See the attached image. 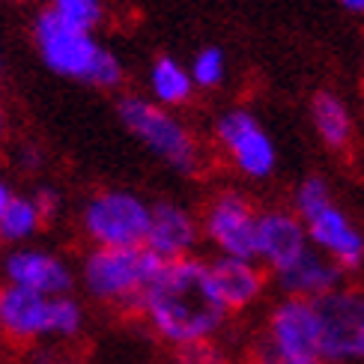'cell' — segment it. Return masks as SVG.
Segmentation results:
<instances>
[{"mask_svg": "<svg viewBox=\"0 0 364 364\" xmlns=\"http://www.w3.org/2000/svg\"><path fill=\"white\" fill-rule=\"evenodd\" d=\"M260 206L245 188L227 186L215 188L203 209L197 212L200 221V239L212 248V254L224 257H254V233Z\"/></svg>", "mask_w": 364, "mask_h": 364, "instance_id": "9c48e42d", "label": "cell"}, {"mask_svg": "<svg viewBox=\"0 0 364 364\" xmlns=\"http://www.w3.org/2000/svg\"><path fill=\"white\" fill-rule=\"evenodd\" d=\"M338 4L350 12V15H358V18H364V0H338Z\"/></svg>", "mask_w": 364, "mask_h": 364, "instance_id": "83f0119b", "label": "cell"}, {"mask_svg": "<svg viewBox=\"0 0 364 364\" xmlns=\"http://www.w3.org/2000/svg\"><path fill=\"white\" fill-rule=\"evenodd\" d=\"M266 364H328L320 355H305V358H278V361H266Z\"/></svg>", "mask_w": 364, "mask_h": 364, "instance_id": "4316f807", "label": "cell"}, {"mask_svg": "<svg viewBox=\"0 0 364 364\" xmlns=\"http://www.w3.org/2000/svg\"><path fill=\"white\" fill-rule=\"evenodd\" d=\"M290 209L305 224L311 248L326 254L346 275H355L364 269V230L335 197V188L326 176H301L293 188Z\"/></svg>", "mask_w": 364, "mask_h": 364, "instance_id": "3957f363", "label": "cell"}, {"mask_svg": "<svg viewBox=\"0 0 364 364\" xmlns=\"http://www.w3.org/2000/svg\"><path fill=\"white\" fill-rule=\"evenodd\" d=\"M45 9L54 18L90 33H99L108 21V0H45Z\"/></svg>", "mask_w": 364, "mask_h": 364, "instance_id": "ffe728a7", "label": "cell"}, {"mask_svg": "<svg viewBox=\"0 0 364 364\" xmlns=\"http://www.w3.org/2000/svg\"><path fill=\"white\" fill-rule=\"evenodd\" d=\"M311 248L305 224L290 206H266L257 215L254 233V260L260 263L269 278L296 263Z\"/></svg>", "mask_w": 364, "mask_h": 364, "instance_id": "4fadbf2b", "label": "cell"}, {"mask_svg": "<svg viewBox=\"0 0 364 364\" xmlns=\"http://www.w3.org/2000/svg\"><path fill=\"white\" fill-rule=\"evenodd\" d=\"M272 284L281 296H293V299H323L328 293H335L338 287L346 284V272L331 263L326 254H320L316 248H308L299 257L296 263H290L284 272L272 275Z\"/></svg>", "mask_w": 364, "mask_h": 364, "instance_id": "2e32d148", "label": "cell"}, {"mask_svg": "<svg viewBox=\"0 0 364 364\" xmlns=\"http://www.w3.org/2000/svg\"><path fill=\"white\" fill-rule=\"evenodd\" d=\"M320 358L328 364H364V290L353 284L316 299Z\"/></svg>", "mask_w": 364, "mask_h": 364, "instance_id": "8fae6325", "label": "cell"}, {"mask_svg": "<svg viewBox=\"0 0 364 364\" xmlns=\"http://www.w3.org/2000/svg\"><path fill=\"white\" fill-rule=\"evenodd\" d=\"M194 81L188 75V63L171 57V54H159L146 69V99L161 105V108L179 111L194 99Z\"/></svg>", "mask_w": 364, "mask_h": 364, "instance_id": "ac0fdd59", "label": "cell"}, {"mask_svg": "<svg viewBox=\"0 0 364 364\" xmlns=\"http://www.w3.org/2000/svg\"><path fill=\"white\" fill-rule=\"evenodd\" d=\"M36 355H39V364H84V361H78L75 355H60V353H54L48 343L45 346H36Z\"/></svg>", "mask_w": 364, "mask_h": 364, "instance_id": "d4e9b609", "label": "cell"}, {"mask_svg": "<svg viewBox=\"0 0 364 364\" xmlns=\"http://www.w3.org/2000/svg\"><path fill=\"white\" fill-rule=\"evenodd\" d=\"M305 355H320L316 301L281 296L266 314L260 341H257V364L278 358H305Z\"/></svg>", "mask_w": 364, "mask_h": 364, "instance_id": "30bf717a", "label": "cell"}, {"mask_svg": "<svg viewBox=\"0 0 364 364\" xmlns=\"http://www.w3.org/2000/svg\"><path fill=\"white\" fill-rule=\"evenodd\" d=\"M206 263H209V278L215 284V293L230 314L257 308L272 287L269 272L254 257L212 254Z\"/></svg>", "mask_w": 364, "mask_h": 364, "instance_id": "9a60e30c", "label": "cell"}, {"mask_svg": "<svg viewBox=\"0 0 364 364\" xmlns=\"http://www.w3.org/2000/svg\"><path fill=\"white\" fill-rule=\"evenodd\" d=\"M33 48L42 66L57 78L93 90H119L126 81V66L96 33L78 30L66 21L54 18L48 9H39L33 18Z\"/></svg>", "mask_w": 364, "mask_h": 364, "instance_id": "7a4b0ae2", "label": "cell"}, {"mask_svg": "<svg viewBox=\"0 0 364 364\" xmlns=\"http://www.w3.org/2000/svg\"><path fill=\"white\" fill-rule=\"evenodd\" d=\"M161 260L144 245L134 248H87L75 266L78 290L87 301L111 311H138L146 287L153 284Z\"/></svg>", "mask_w": 364, "mask_h": 364, "instance_id": "5b68a950", "label": "cell"}, {"mask_svg": "<svg viewBox=\"0 0 364 364\" xmlns=\"http://www.w3.org/2000/svg\"><path fill=\"white\" fill-rule=\"evenodd\" d=\"M117 119L149 156L176 176L194 179L203 173V144L176 111L161 108L141 93H123L117 99Z\"/></svg>", "mask_w": 364, "mask_h": 364, "instance_id": "277c9868", "label": "cell"}, {"mask_svg": "<svg viewBox=\"0 0 364 364\" xmlns=\"http://www.w3.org/2000/svg\"><path fill=\"white\" fill-rule=\"evenodd\" d=\"M0 75H4V60H0Z\"/></svg>", "mask_w": 364, "mask_h": 364, "instance_id": "f546056e", "label": "cell"}, {"mask_svg": "<svg viewBox=\"0 0 364 364\" xmlns=\"http://www.w3.org/2000/svg\"><path fill=\"white\" fill-rule=\"evenodd\" d=\"M188 75L194 81V90H200V93L221 90L227 84V75H230V63H227L224 48H218V45H203V48L188 60Z\"/></svg>", "mask_w": 364, "mask_h": 364, "instance_id": "44dd1931", "label": "cell"}, {"mask_svg": "<svg viewBox=\"0 0 364 364\" xmlns=\"http://www.w3.org/2000/svg\"><path fill=\"white\" fill-rule=\"evenodd\" d=\"M15 194V188H12V182L6 179V176H0V209H4L6 206V200H9V197Z\"/></svg>", "mask_w": 364, "mask_h": 364, "instance_id": "f1b7e54d", "label": "cell"}, {"mask_svg": "<svg viewBox=\"0 0 364 364\" xmlns=\"http://www.w3.org/2000/svg\"><path fill=\"white\" fill-rule=\"evenodd\" d=\"M173 353H176L173 364H233L224 346H218V341L182 346V350H173Z\"/></svg>", "mask_w": 364, "mask_h": 364, "instance_id": "603a6c76", "label": "cell"}, {"mask_svg": "<svg viewBox=\"0 0 364 364\" xmlns=\"http://www.w3.org/2000/svg\"><path fill=\"white\" fill-rule=\"evenodd\" d=\"M134 314L171 350L218 341L230 320L209 278V263L197 254L161 263Z\"/></svg>", "mask_w": 364, "mask_h": 364, "instance_id": "6da1fadb", "label": "cell"}, {"mask_svg": "<svg viewBox=\"0 0 364 364\" xmlns=\"http://www.w3.org/2000/svg\"><path fill=\"white\" fill-rule=\"evenodd\" d=\"M0 281L39 296H69L78 290V278H75V266L69 257L54 248L36 245V242L9 248L4 254Z\"/></svg>", "mask_w": 364, "mask_h": 364, "instance_id": "7c38bea8", "label": "cell"}, {"mask_svg": "<svg viewBox=\"0 0 364 364\" xmlns=\"http://www.w3.org/2000/svg\"><path fill=\"white\" fill-rule=\"evenodd\" d=\"M30 197H33L36 209L42 212L45 224H54L60 215H63V209H66V197H63V191L54 186V182H36V186L30 188Z\"/></svg>", "mask_w": 364, "mask_h": 364, "instance_id": "cb8c5ba5", "label": "cell"}, {"mask_svg": "<svg viewBox=\"0 0 364 364\" xmlns=\"http://www.w3.org/2000/svg\"><path fill=\"white\" fill-rule=\"evenodd\" d=\"M308 117L311 126L316 132V138L331 153H343L350 149L355 138V119L350 105L343 102V96L331 93V90H316L308 102Z\"/></svg>", "mask_w": 364, "mask_h": 364, "instance_id": "e0dca14e", "label": "cell"}, {"mask_svg": "<svg viewBox=\"0 0 364 364\" xmlns=\"http://www.w3.org/2000/svg\"><path fill=\"white\" fill-rule=\"evenodd\" d=\"M153 200L132 188H99L78 209V233L87 248H134L144 245Z\"/></svg>", "mask_w": 364, "mask_h": 364, "instance_id": "52a82bcc", "label": "cell"}, {"mask_svg": "<svg viewBox=\"0 0 364 364\" xmlns=\"http://www.w3.org/2000/svg\"><path fill=\"white\" fill-rule=\"evenodd\" d=\"M212 141L221 159L245 182H269L278 171V144L251 108H224L212 119Z\"/></svg>", "mask_w": 364, "mask_h": 364, "instance_id": "ba28073f", "label": "cell"}, {"mask_svg": "<svg viewBox=\"0 0 364 364\" xmlns=\"http://www.w3.org/2000/svg\"><path fill=\"white\" fill-rule=\"evenodd\" d=\"M200 242V221L191 206L179 200H153L144 239V248L149 254H156L161 263H171L182 257H194Z\"/></svg>", "mask_w": 364, "mask_h": 364, "instance_id": "5bb4252c", "label": "cell"}, {"mask_svg": "<svg viewBox=\"0 0 364 364\" xmlns=\"http://www.w3.org/2000/svg\"><path fill=\"white\" fill-rule=\"evenodd\" d=\"M42 230H45V218L36 209L30 191H15L6 200V206L0 209V242L6 248L30 245Z\"/></svg>", "mask_w": 364, "mask_h": 364, "instance_id": "d6986e66", "label": "cell"}, {"mask_svg": "<svg viewBox=\"0 0 364 364\" xmlns=\"http://www.w3.org/2000/svg\"><path fill=\"white\" fill-rule=\"evenodd\" d=\"M87 328L81 296H39L0 281V335L12 343L45 346L48 341H75Z\"/></svg>", "mask_w": 364, "mask_h": 364, "instance_id": "8992f818", "label": "cell"}, {"mask_svg": "<svg viewBox=\"0 0 364 364\" xmlns=\"http://www.w3.org/2000/svg\"><path fill=\"white\" fill-rule=\"evenodd\" d=\"M48 164V153L36 141H18L12 146V168L21 176H39Z\"/></svg>", "mask_w": 364, "mask_h": 364, "instance_id": "7402d4cb", "label": "cell"}, {"mask_svg": "<svg viewBox=\"0 0 364 364\" xmlns=\"http://www.w3.org/2000/svg\"><path fill=\"white\" fill-rule=\"evenodd\" d=\"M6 138H9V111H6L4 99H0V149H4Z\"/></svg>", "mask_w": 364, "mask_h": 364, "instance_id": "484cf974", "label": "cell"}]
</instances>
